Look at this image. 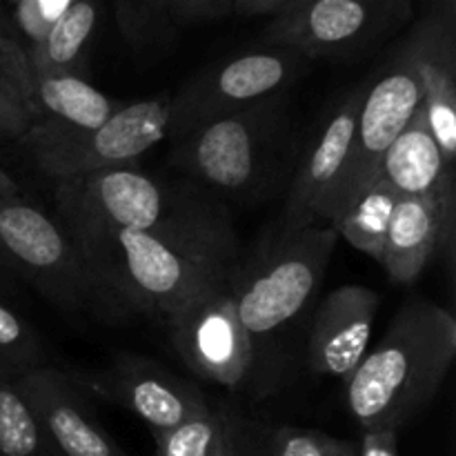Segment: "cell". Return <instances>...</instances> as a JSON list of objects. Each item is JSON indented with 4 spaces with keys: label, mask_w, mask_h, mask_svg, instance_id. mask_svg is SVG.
I'll list each match as a JSON object with an SVG mask.
<instances>
[{
    "label": "cell",
    "mask_w": 456,
    "mask_h": 456,
    "mask_svg": "<svg viewBox=\"0 0 456 456\" xmlns=\"http://www.w3.org/2000/svg\"><path fill=\"white\" fill-rule=\"evenodd\" d=\"M62 230L71 240L120 232L221 230L232 218L221 196L190 181L167 183L138 165L53 183Z\"/></svg>",
    "instance_id": "cell-3"
},
{
    "label": "cell",
    "mask_w": 456,
    "mask_h": 456,
    "mask_svg": "<svg viewBox=\"0 0 456 456\" xmlns=\"http://www.w3.org/2000/svg\"><path fill=\"white\" fill-rule=\"evenodd\" d=\"M234 12V0H172V16L183 22L216 20Z\"/></svg>",
    "instance_id": "cell-31"
},
{
    "label": "cell",
    "mask_w": 456,
    "mask_h": 456,
    "mask_svg": "<svg viewBox=\"0 0 456 456\" xmlns=\"http://www.w3.org/2000/svg\"><path fill=\"white\" fill-rule=\"evenodd\" d=\"M34 123L62 129L98 127L116 114L123 101L107 96L80 74H31Z\"/></svg>",
    "instance_id": "cell-19"
},
{
    "label": "cell",
    "mask_w": 456,
    "mask_h": 456,
    "mask_svg": "<svg viewBox=\"0 0 456 456\" xmlns=\"http://www.w3.org/2000/svg\"><path fill=\"white\" fill-rule=\"evenodd\" d=\"M98 27V0H74L27 49L31 74L87 76V53Z\"/></svg>",
    "instance_id": "cell-20"
},
{
    "label": "cell",
    "mask_w": 456,
    "mask_h": 456,
    "mask_svg": "<svg viewBox=\"0 0 456 456\" xmlns=\"http://www.w3.org/2000/svg\"><path fill=\"white\" fill-rule=\"evenodd\" d=\"M12 381L62 456H129L101 426L69 372L49 363Z\"/></svg>",
    "instance_id": "cell-14"
},
{
    "label": "cell",
    "mask_w": 456,
    "mask_h": 456,
    "mask_svg": "<svg viewBox=\"0 0 456 456\" xmlns=\"http://www.w3.org/2000/svg\"><path fill=\"white\" fill-rule=\"evenodd\" d=\"M12 3H13V0H12Z\"/></svg>",
    "instance_id": "cell-37"
},
{
    "label": "cell",
    "mask_w": 456,
    "mask_h": 456,
    "mask_svg": "<svg viewBox=\"0 0 456 456\" xmlns=\"http://www.w3.org/2000/svg\"><path fill=\"white\" fill-rule=\"evenodd\" d=\"M267 456H359V444L321 430L297 426L272 428L265 435Z\"/></svg>",
    "instance_id": "cell-25"
},
{
    "label": "cell",
    "mask_w": 456,
    "mask_h": 456,
    "mask_svg": "<svg viewBox=\"0 0 456 456\" xmlns=\"http://www.w3.org/2000/svg\"><path fill=\"white\" fill-rule=\"evenodd\" d=\"M365 92L368 83L356 85L323 120L289 187L279 232H294L312 223H325L330 205L346 174Z\"/></svg>",
    "instance_id": "cell-13"
},
{
    "label": "cell",
    "mask_w": 456,
    "mask_h": 456,
    "mask_svg": "<svg viewBox=\"0 0 456 456\" xmlns=\"http://www.w3.org/2000/svg\"><path fill=\"white\" fill-rule=\"evenodd\" d=\"M405 16L403 0H289L265 29V43L314 58H347L372 47Z\"/></svg>",
    "instance_id": "cell-9"
},
{
    "label": "cell",
    "mask_w": 456,
    "mask_h": 456,
    "mask_svg": "<svg viewBox=\"0 0 456 456\" xmlns=\"http://www.w3.org/2000/svg\"><path fill=\"white\" fill-rule=\"evenodd\" d=\"M74 0H13L16 4V20L25 38L31 45L38 43L52 22L65 12Z\"/></svg>",
    "instance_id": "cell-28"
},
{
    "label": "cell",
    "mask_w": 456,
    "mask_h": 456,
    "mask_svg": "<svg viewBox=\"0 0 456 456\" xmlns=\"http://www.w3.org/2000/svg\"><path fill=\"white\" fill-rule=\"evenodd\" d=\"M289 0H234V12L240 16H274Z\"/></svg>",
    "instance_id": "cell-33"
},
{
    "label": "cell",
    "mask_w": 456,
    "mask_h": 456,
    "mask_svg": "<svg viewBox=\"0 0 456 456\" xmlns=\"http://www.w3.org/2000/svg\"><path fill=\"white\" fill-rule=\"evenodd\" d=\"M359 456H399L395 432H365L359 444Z\"/></svg>",
    "instance_id": "cell-32"
},
{
    "label": "cell",
    "mask_w": 456,
    "mask_h": 456,
    "mask_svg": "<svg viewBox=\"0 0 456 456\" xmlns=\"http://www.w3.org/2000/svg\"><path fill=\"white\" fill-rule=\"evenodd\" d=\"M34 123L29 107L18 94L0 85V134L12 138H22V134Z\"/></svg>",
    "instance_id": "cell-29"
},
{
    "label": "cell",
    "mask_w": 456,
    "mask_h": 456,
    "mask_svg": "<svg viewBox=\"0 0 456 456\" xmlns=\"http://www.w3.org/2000/svg\"><path fill=\"white\" fill-rule=\"evenodd\" d=\"M236 410L216 408L172 430L156 432L154 456H223L234 426Z\"/></svg>",
    "instance_id": "cell-23"
},
{
    "label": "cell",
    "mask_w": 456,
    "mask_h": 456,
    "mask_svg": "<svg viewBox=\"0 0 456 456\" xmlns=\"http://www.w3.org/2000/svg\"><path fill=\"white\" fill-rule=\"evenodd\" d=\"M421 107V83L405 47L387 62L386 69L368 83L356 120L354 141L346 174L337 196L328 209V216L338 203L377 178L381 160L399 134L408 127L412 116ZM325 216V223H328Z\"/></svg>",
    "instance_id": "cell-12"
},
{
    "label": "cell",
    "mask_w": 456,
    "mask_h": 456,
    "mask_svg": "<svg viewBox=\"0 0 456 456\" xmlns=\"http://www.w3.org/2000/svg\"><path fill=\"white\" fill-rule=\"evenodd\" d=\"M454 218L432 199L401 196L383 240L381 263L395 283L412 285L439 249H452Z\"/></svg>",
    "instance_id": "cell-17"
},
{
    "label": "cell",
    "mask_w": 456,
    "mask_h": 456,
    "mask_svg": "<svg viewBox=\"0 0 456 456\" xmlns=\"http://www.w3.org/2000/svg\"><path fill=\"white\" fill-rule=\"evenodd\" d=\"M0 196H20V187L3 167H0Z\"/></svg>",
    "instance_id": "cell-35"
},
{
    "label": "cell",
    "mask_w": 456,
    "mask_h": 456,
    "mask_svg": "<svg viewBox=\"0 0 456 456\" xmlns=\"http://www.w3.org/2000/svg\"><path fill=\"white\" fill-rule=\"evenodd\" d=\"M0 456H62L12 379L0 377Z\"/></svg>",
    "instance_id": "cell-22"
},
{
    "label": "cell",
    "mask_w": 456,
    "mask_h": 456,
    "mask_svg": "<svg viewBox=\"0 0 456 456\" xmlns=\"http://www.w3.org/2000/svg\"><path fill=\"white\" fill-rule=\"evenodd\" d=\"M223 456H267L265 436L261 439L258 428L254 423L245 421L240 414H236Z\"/></svg>",
    "instance_id": "cell-30"
},
{
    "label": "cell",
    "mask_w": 456,
    "mask_h": 456,
    "mask_svg": "<svg viewBox=\"0 0 456 456\" xmlns=\"http://www.w3.org/2000/svg\"><path fill=\"white\" fill-rule=\"evenodd\" d=\"M31 67L27 58V49H22L16 40L0 34V85L12 89L22 98L31 111ZM34 118V116H31Z\"/></svg>",
    "instance_id": "cell-27"
},
{
    "label": "cell",
    "mask_w": 456,
    "mask_h": 456,
    "mask_svg": "<svg viewBox=\"0 0 456 456\" xmlns=\"http://www.w3.org/2000/svg\"><path fill=\"white\" fill-rule=\"evenodd\" d=\"M169 101V94H159L125 102L111 118L89 129L31 123L20 141L36 169L53 183L136 165L167 138Z\"/></svg>",
    "instance_id": "cell-6"
},
{
    "label": "cell",
    "mask_w": 456,
    "mask_h": 456,
    "mask_svg": "<svg viewBox=\"0 0 456 456\" xmlns=\"http://www.w3.org/2000/svg\"><path fill=\"white\" fill-rule=\"evenodd\" d=\"M377 176L390 183L399 196L436 200L454 218V169L445 165L421 107L386 151Z\"/></svg>",
    "instance_id": "cell-18"
},
{
    "label": "cell",
    "mask_w": 456,
    "mask_h": 456,
    "mask_svg": "<svg viewBox=\"0 0 456 456\" xmlns=\"http://www.w3.org/2000/svg\"><path fill=\"white\" fill-rule=\"evenodd\" d=\"M83 392L136 414L151 435L203 417L212 410L196 383L169 372L165 365L136 354H118L87 374H71Z\"/></svg>",
    "instance_id": "cell-11"
},
{
    "label": "cell",
    "mask_w": 456,
    "mask_h": 456,
    "mask_svg": "<svg viewBox=\"0 0 456 456\" xmlns=\"http://www.w3.org/2000/svg\"><path fill=\"white\" fill-rule=\"evenodd\" d=\"M232 285L191 298L163 323L185 368L221 387L243 386L254 363V341L239 319Z\"/></svg>",
    "instance_id": "cell-10"
},
{
    "label": "cell",
    "mask_w": 456,
    "mask_h": 456,
    "mask_svg": "<svg viewBox=\"0 0 456 456\" xmlns=\"http://www.w3.org/2000/svg\"><path fill=\"white\" fill-rule=\"evenodd\" d=\"M71 243L107 312L142 314L160 325L191 298L230 285L240 270L234 225L120 232Z\"/></svg>",
    "instance_id": "cell-1"
},
{
    "label": "cell",
    "mask_w": 456,
    "mask_h": 456,
    "mask_svg": "<svg viewBox=\"0 0 456 456\" xmlns=\"http://www.w3.org/2000/svg\"><path fill=\"white\" fill-rule=\"evenodd\" d=\"M116 20L134 47L159 38L172 18V0H114Z\"/></svg>",
    "instance_id": "cell-26"
},
{
    "label": "cell",
    "mask_w": 456,
    "mask_h": 456,
    "mask_svg": "<svg viewBox=\"0 0 456 456\" xmlns=\"http://www.w3.org/2000/svg\"><path fill=\"white\" fill-rule=\"evenodd\" d=\"M421 83V111L428 129L456 172V61L452 31L441 20H428L403 45Z\"/></svg>",
    "instance_id": "cell-16"
},
{
    "label": "cell",
    "mask_w": 456,
    "mask_h": 456,
    "mask_svg": "<svg viewBox=\"0 0 456 456\" xmlns=\"http://www.w3.org/2000/svg\"><path fill=\"white\" fill-rule=\"evenodd\" d=\"M16 281L18 279L12 274V270H9L3 263V258H0V298L12 297L13 289H16Z\"/></svg>",
    "instance_id": "cell-34"
},
{
    "label": "cell",
    "mask_w": 456,
    "mask_h": 456,
    "mask_svg": "<svg viewBox=\"0 0 456 456\" xmlns=\"http://www.w3.org/2000/svg\"><path fill=\"white\" fill-rule=\"evenodd\" d=\"M0 34H3V20H0Z\"/></svg>",
    "instance_id": "cell-36"
},
{
    "label": "cell",
    "mask_w": 456,
    "mask_h": 456,
    "mask_svg": "<svg viewBox=\"0 0 456 456\" xmlns=\"http://www.w3.org/2000/svg\"><path fill=\"white\" fill-rule=\"evenodd\" d=\"M43 365H49V354L40 334L0 298V377L18 379Z\"/></svg>",
    "instance_id": "cell-24"
},
{
    "label": "cell",
    "mask_w": 456,
    "mask_h": 456,
    "mask_svg": "<svg viewBox=\"0 0 456 456\" xmlns=\"http://www.w3.org/2000/svg\"><path fill=\"white\" fill-rule=\"evenodd\" d=\"M0 258L56 310L107 312L69 234L22 196H0Z\"/></svg>",
    "instance_id": "cell-7"
},
{
    "label": "cell",
    "mask_w": 456,
    "mask_h": 456,
    "mask_svg": "<svg viewBox=\"0 0 456 456\" xmlns=\"http://www.w3.org/2000/svg\"><path fill=\"white\" fill-rule=\"evenodd\" d=\"M337 232L328 223H312L279 232L265 256L236 274L234 301L249 338H267L292 323L319 289L337 249Z\"/></svg>",
    "instance_id": "cell-5"
},
{
    "label": "cell",
    "mask_w": 456,
    "mask_h": 456,
    "mask_svg": "<svg viewBox=\"0 0 456 456\" xmlns=\"http://www.w3.org/2000/svg\"><path fill=\"white\" fill-rule=\"evenodd\" d=\"M379 305L381 297L365 285L347 283L334 289L312 321L307 338L310 372L346 383L368 352Z\"/></svg>",
    "instance_id": "cell-15"
},
{
    "label": "cell",
    "mask_w": 456,
    "mask_h": 456,
    "mask_svg": "<svg viewBox=\"0 0 456 456\" xmlns=\"http://www.w3.org/2000/svg\"><path fill=\"white\" fill-rule=\"evenodd\" d=\"M456 359V319L430 298H410L346 381V405L365 432H395L423 412Z\"/></svg>",
    "instance_id": "cell-2"
},
{
    "label": "cell",
    "mask_w": 456,
    "mask_h": 456,
    "mask_svg": "<svg viewBox=\"0 0 456 456\" xmlns=\"http://www.w3.org/2000/svg\"><path fill=\"white\" fill-rule=\"evenodd\" d=\"M399 199V191L377 176L372 183L354 191L350 199L338 203L330 212L328 225L337 232L338 239L350 243V248L381 263L383 240Z\"/></svg>",
    "instance_id": "cell-21"
},
{
    "label": "cell",
    "mask_w": 456,
    "mask_h": 456,
    "mask_svg": "<svg viewBox=\"0 0 456 456\" xmlns=\"http://www.w3.org/2000/svg\"><path fill=\"white\" fill-rule=\"evenodd\" d=\"M310 61L285 47L249 49L200 71L169 101L167 141L292 87Z\"/></svg>",
    "instance_id": "cell-8"
},
{
    "label": "cell",
    "mask_w": 456,
    "mask_h": 456,
    "mask_svg": "<svg viewBox=\"0 0 456 456\" xmlns=\"http://www.w3.org/2000/svg\"><path fill=\"white\" fill-rule=\"evenodd\" d=\"M289 89L214 118L172 142L169 163L212 194H243L265 178L288 125Z\"/></svg>",
    "instance_id": "cell-4"
}]
</instances>
